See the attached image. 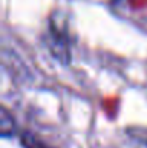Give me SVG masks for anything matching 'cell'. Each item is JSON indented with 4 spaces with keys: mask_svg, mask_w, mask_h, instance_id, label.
I'll return each instance as SVG.
<instances>
[{
    "mask_svg": "<svg viewBox=\"0 0 147 148\" xmlns=\"http://www.w3.org/2000/svg\"><path fill=\"white\" fill-rule=\"evenodd\" d=\"M0 131L3 137L13 135L14 134V122L13 118L9 116L6 109H1V116H0Z\"/></svg>",
    "mask_w": 147,
    "mask_h": 148,
    "instance_id": "cell-1",
    "label": "cell"
},
{
    "mask_svg": "<svg viewBox=\"0 0 147 148\" xmlns=\"http://www.w3.org/2000/svg\"><path fill=\"white\" fill-rule=\"evenodd\" d=\"M22 144L25 148H48L43 143H41L36 137L30 134H23L22 135Z\"/></svg>",
    "mask_w": 147,
    "mask_h": 148,
    "instance_id": "cell-2",
    "label": "cell"
}]
</instances>
